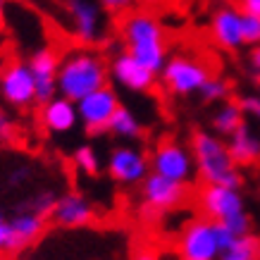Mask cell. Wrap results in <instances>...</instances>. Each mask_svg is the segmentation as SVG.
Here are the masks:
<instances>
[{"mask_svg": "<svg viewBox=\"0 0 260 260\" xmlns=\"http://www.w3.org/2000/svg\"><path fill=\"white\" fill-rule=\"evenodd\" d=\"M119 39L122 50L139 60L143 67H148L153 74L167 62V34L165 26L150 10H132L119 19Z\"/></svg>", "mask_w": 260, "mask_h": 260, "instance_id": "cell-1", "label": "cell"}, {"mask_svg": "<svg viewBox=\"0 0 260 260\" xmlns=\"http://www.w3.org/2000/svg\"><path fill=\"white\" fill-rule=\"evenodd\" d=\"M189 153L193 160V170L201 184L241 189L244 177L229 155L227 141L213 134L210 129H193L189 136Z\"/></svg>", "mask_w": 260, "mask_h": 260, "instance_id": "cell-2", "label": "cell"}, {"mask_svg": "<svg viewBox=\"0 0 260 260\" xmlns=\"http://www.w3.org/2000/svg\"><path fill=\"white\" fill-rule=\"evenodd\" d=\"M108 62L105 57L88 46H79L67 50L60 57L57 70V95L72 103H79L88 93L108 86Z\"/></svg>", "mask_w": 260, "mask_h": 260, "instance_id": "cell-3", "label": "cell"}, {"mask_svg": "<svg viewBox=\"0 0 260 260\" xmlns=\"http://www.w3.org/2000/svg\"><path fill=\"white\" fill-rule=\"evenodd\" d=\"M196 210L205 220L224 224L234 237H244L251 232V215L246 210L241 189L203 184L196 193Z\"/></svg>", "mask_w": 260, "mask_h": 260, "instance_id": "cell-4", "label": "cell"}, {"mask_svg": "<svg viewBox=\"0 0 260 260\" xmlns=\"http://www.w3.org/2000/svg\"><path fill=\"white\" fill-rule=\"evenodd\" d=\"M210 77V70L203 60H198L186 53H174L167 57L165 67L160 70L158 79L172 98H189L198 95L201 86Z\"/></svg>", "mask_w": 260, "mask_h": 260, "instance_id": "cell-5", "label": "cell"}, {"mask_svg": "<svg viewBox=\"0 0 260 260\" xmlns=\"http://www.w3.org/2000/svg\"><path fill=\"white\" fill-rule=\"evenodd\" d=\"M189 196L186 184L170 181L160 174L150 172L146 179L139 184V205H141L143 220H158L162 215L177 210Z\"/></svg>", "mask_w": 260, "mask_h": 260, "instance_id": "cell-6", "label": "cell"}, {"mask_svg": "<svg viewBox=\"0 0 260 260\" xmlns=\"http://www.w3.org/2000/svg\"><path fill=\"white\" fill-rule=\"evenodd\" d=\"M148 160H150V172L160 174V177H165L170 181H177V184H186L189 186L193 177H196L189 146L179 143L177 139L158 141L155 148L148 153Z\"/></svg>", "mask_w": 260, "mask_h": 260, "instance_id": "cell-7", "label": "cell"}, {"mask_svg": "<svg viewBox=\"0 0 260 260\" xmlns=\"http://www.w3.org/2000/svg\"><path fill=\"white\" fill-rule=\"evenodd\" d=\"M177 253L179 260H217L220 258V244L215 222L205 220L201 215L184 222L177 237Z\"/></svg>", "mask_w": 260, "mask_h": 260, "instance_id": "cell-8", "label": "cell"}, {"mask_svg": "<svg viewBox=\"0 0 260 260\" xmlns=\"http://www.w3.org/2000/svg\"><path fill=\"white\" fill-rule=\"evenodd\" d=\"M105 172L115 184L119 186H139L150 174V160L148 153L134 143L115 146L108 153L105 160Z\"/></svg>", "mask_w": 260, "mask_h": 260, "instance_id": "cell-9", "label": "cell"}, {"mask_svg": "<svg viewBox=\"0 0 260 260\" xmlns=\"http://www.w3.org/2000/svg\"><path fill=\"white\" fill-rule=\"evenodd\" d=\"M119 103L117 91L108 84V86L98 88L93 93H88L86 98H81L77 103V115H79V124L84 126V132L91 136H101L108 134L110 122L115 117Z\"/></svg>", "mask_w": 260, "mask_h": 260, "instance_id": "cell-10", "label": "cell"}, {"mask_svg": "<svg viewBox=\"0 0 260 260\" xmlns=\"http://www.w3.org/2000/svg\"><path fill=\"white\" fill-rule=\"evenodd\" d=\"M0 98L12 110H26L36 103V84L24 60H10L0 70Z\"/></svg>", "mask_w": 260, "mask_h": 260, "instance_id": "cell-11", "label": "cell"}, {"mask_svg": "<svg viewBox=\"0 0 260 260\" xmlns=\"http://www.w3.org/2000/svg\"><path fill=\"white\" fill-rule=\"evenodd\" d=\"M72 36L81 46H93L105 36V12L95 0H64Z\"/></svg>", "mask_w": 260, "mask_h": 260, "instance_id": "cell-12", "label": "cell"}, {"mask_svg": "<svg viewBox=\"0 0 260 260\" xmlns=\"http://www.w3.org/2000/svg\"><path fill=\"white\" fill-rule=\"evenodd\" d=\"M108 74L115 81V86L134 95L150 93L155 88V81H158V74H153L148 67H143L139 60H134L124 50L112 55V60L108 62Z\"/></svg>", "mask_w": 260, "mask_h": 260, "instance_id": "cell-13", "label": "cell"}, {"mask_svg": "<svg viewBox=\"0 0 260 260\" xmlns=\"http://www.w3.org/2000/svg\"><path fill=\"white\" fill-rule=\"evenodd\" d=\"M208 36L224 53H237L239 48H244V39H241V10L237 5H220L213 12V17H210Z\"/></svg>", "mask_w": 260, "mask_h": 260, "instance_id": "cell-14", "label": "cell"}, {"mask_svg": "<svg viewBox=\"0 0 260 260\" xmlns=\"http://www.w3.org/2000/svg\"><path fill=\"white\" fill-rule=\"evenodd\" d=\"M50 220L60 229L88 227L95 220V205L79 191H67L62 196H57L55 208L50 213Z\"/></svg>", "mask_w": 260, "mask_h": 260, "instance_id": "cell-15", "label": "cell"}, {"mask_svg": "<svg viewBox=\"0 0 260 260\" xmlns=\"http://www.w3.org/2000/svg\"><path fill=\"white\" fill-rule=\"evenodd\" d=\"M29 70H31L34 84H36V103H43L57 95V70H60V55L53 48H36L29 60Z\"/></svg>", "mask_w": 260, "mask_h": 260, "instance_id": "cell-16", "label": "cell"}, {"mask_svg": "<svg viewBox=\"0 0 260 260\" xmlns=\"http://www.w3.org/2000/svg\"><path fill=\"white\" fill-rule=\"evenodd\" d=\"M41 126L53 136H67L79 126V115H77V103L67 101L62 95H55L41 105L39 112Z\"/></svg>", "mask_w": 260, "mask_h": 260, "instance_id": "cell-17", "label": "cell"}, {"mask_svg": "<svg viewBox=\"0 0 260 260\" xmlns=\"http://www.w3.org/2000/svg\"><path fill=\"white\" fill-rule=\"evenodd\" d=\"M229 148V155L234 160V165L241 167H253L260 162V136L253 132L248 124L239 126L234 134L224 139Z\"/></svg>", "mask_w": 260, "mask_h": 260, "instance_id": "cell-18", "label": "cell"}, {"mask_svg": "<svg viewBox=\"0 0 260 260\" xmlns=\"http://www.w3.org/2000/svg\"><path fill=\"white\" fill-rule=\"evenodd\" d=\"M10 227H12V237H15L17 251H22L26 246L36 244L43 232H46V217L41 215H34L29 210H17L12 217H10Z\"/></svg>", "mask_w": 260, "mask_h": 260, "instance_id": "cell-19", "label": "cell"}, {"mask_svg": "<svg viewBox=\"0 0 260 260\" xmlns=\"http://www.w3.org/2000/svg\"><path fill=\"white\" fill-rule=\"evenodd\" d=\"M246 124V117L241 108H239L237 101H227V103H220L215 112L210 115V132L222 139H229V136L237 132L239 126Z\"/></svg>", "mask_w": 260, "mask_h": 260, "instance_id": "cell-20", "label": "cell"}, {"mask_svg": "<svg viewBox=\"0 0 260 260\" xmlns=\"http://www.w3.org/2000/svg\"><path fill=\"white\" fill-rule=\"evenodd\" d=\"M108 134H112L115 139H119V141L134 143L143 136V122L139 119V115H136L132 108L119 105L117 112H115V117H112V122H110Z\"/></svg>", "mask_w": 260, "mask_h": 260, "instance_id": "cell-21", "label": "cell"}, {"mask_svg": "<svg viewBox=\"0 0 260 260\" xmlns=\"http://www.w3.org/2000/svg\"><path fill=\"white\" fill-rule=\"evenodd\" d=\"M217 260H260V237L253 232L237 237L220 253Z\"/></svg>", "mask_w": 260, "mask_h": 260, "instance_id": "cell-22", "label": "cell"}, {"mask_svg": "<svg viewBox=\"0 0 260 260\" xmlns=\"http://www.w3.org/2000/svg\"><path fill=\"white\" fill-rule=\"evenodd\" d=\"M229 93H232V86H229L227 79L222 77H208L201 91H198V98L205 103V105H220V103H227L229 101Z\"/></svg>", "mask_w": 260, "mask_h": 260, "instance_id": "cell-23", "label": "cell"}, {"mask_svg": "<svg viewBox=\"0 0 260 260\" xmlns=\"http://www.w3.org/2000/svg\"><path fill=\"white\" fill-rule=\"evenodd\" d=\"M72 162H74V167H77V172L86 174V177H95V174H101V167H103L98 150H95L93 146H88V143L79 146V148L72 153Z\"/></svg>", "mask_w": 260, "mask_h": 260, "instance_id": "cell-24", "label": "cell"}, {"mask_svg": "<svg viewBox=\"0 0 260 260\" xmlns=\"http://www.w3.org/2000/svg\"><path fill=\"white\" fill-rule=\"evenodd\" d=\"M55 201H57V193L53 189H39L36 193H31L24 201V210L41 215V217H50L53 208H55Z\"/></svg>", "mask_w": 260, "mask_h": 260, "instance_id": "cell-25", "label": "cell"}, {"mask_svg": "<svg viewBox=\"0 0 260 260\" xmlns=\"http://www.w3.org/2000/svg\"><path fill=\"white\" fill-rule=\"evenodd\" d=\"M241 39H244V46H248V48L260 46V19L258 17L241 12Z\"/></svg>", "mask_w": 260, "mask_h": 260, "instance_id": "cell-26", "label": "cell"}, {"mask_svg": "<svg viewBox=\"0 0 260 260\" xmlns=\"http://www.w3.org/2000/svg\"><path fill=\"white\" fill-rule=\"evenodd\" d=\"M17 251L15 237H12V227H10V217L0 210V255L3 253H12Z\"/></svg>", "mask_w": 260, "mask_h": 260, "instance_id": "cell-27", "label": "cell"}, {"mask_svg": "<svg viewBox=\"0 0 260 260\" xmlns=\"http://www.w3.org/2000/svg\"><path fill=\"white\" fill-rule=\"evenodd\" d=\"M17 139V122L12 119L8 110H3L0 108V143L5 146V143H12Z\"/></svg>", "mask_w": 260, "mask_h": 260, "instance_id": "cell-28", "label": "cell"}, {"mask_svg": "<svg viewBox=\"0 0 260 260\" xmlns=\"http://www.w3.org/2000/svg\"><path fill=\"white\" fill-rule=\"evenodd\" d=\"M98 5H101L103 12H108V15H126V12H132L136 5V0H95Z\"/></svg>", "mask_w": 260, "mask_h": 260, "instance_id": "cell-29", "label": "cell"}, {"mask_svg": "<svg viewBox=\"0 0 260 260\" xmlns=\"http://www.w3.org/2000/svg\"><path fill=\"white\" fill-rule=\"evenodd\" d=\"M239 108L244 112V117H253L255 122H260V93H246L239 98Z\"/></svg>", "mask_w": 260, "mask_h": 260, "instance_id": "cell-30", "label": "cell"}, {"mask_svg": "<svg viewBox=\"0 0 260 260\" xmlns=\"http://www.w3.org/2000/svg\"><path fill=\"white\" fill-rule=\"evenodd\" d=\"M31 177H34V170L29 165H17L8 172V186L10 189H19V186H24Z\"/></svg>", "mask_w": 260, "mask_h": 260, "instance_id": "cell-31", "label": "cell"}, {"mask_svg": "<svg viewBox=\"0 0 260 260\" xmlns=\"http://www.w3.org/2000/svg\"><path fill=\"white\" fill-rule=\"evenodd\" d=\"M248 74H251L255 88H260V46H253L248 50Z\"/></svg>", "mask_w": 260, "mask_h": 260, "instance_id": "cell-32", "label": "cell"}, {"mask_svg": "<svg viewBox=\"0 0 260 260\" xmlns=\"http://www.w3.org/2000/svg\"><path fill=\"white\" fill-rule=\"evenodd\" d=\"M237 8L241 12H246V15H253L260 19V0H239Z\"/></svg>", "mask_w": 260, "mask_h": 260, "instance_id": "cell-33", "label": "cell"}, {"mask_svg": "<svg viewBox=\"0 0 260 260\" xmlns=\"http://www.w3.org/2000/svg\"><path fill=\"white\" fill-rule=\"evenodd\" d=\"M132 260H162V258H160V253L153 251V248H139V251L132 255Z\"/></svg>", "mask_w": 260, "mask_h": 260, "instance_id": "cell-34", "label": "cell"}, {"mask_svg": "<svg viewBox=\"0 0 260 260\" xmlns=\"http://www.w3.org/2000/svg\"><path fill=\"white\" fill-rule=\"evenodd\" d=\"M143 5H148V8H153V5H162V3H167V0H141Z\"/></svg>", "mask_w": 260, "mask_h": 260, "instance_id": "cell-35", "label": "cell"}, {"mask_svg": "<svg viewBox=\"0 0 260 260\" xmlns=\"http://www.w3.org/2000/svg\"><path fill=\"white\" fill-rule=\"evenodd\" d=\"M5 24V10H3V3H0V26Z\"/></svg>", "mask_w": 260, "mask_h": 260, "instance_id": "cell-36", "label": "cell"}, {"mask_svg": "<svg viewBox=\"0 0 260 260\" xmlns=\"http://www.w3.org/2000/svg\"><path fill=\"white\" fill-rule=\"evenodd\" d=\"M0 260H3V255H0Z\"/></svg>", "mask_w": 260, "mask_h": 260, "instance_id": "cell-37", "label": "cell"}, {"mask_svg": "<svg viewBox=\"0 0 260 260\" xmlns=\"http://www.w3.org/2000/svg\"><path fill=\"white\" fill-rule=\"evenodd\" d=\"M0 3H3V0H0Z\"/></svg>", "mask_w": 260, "mask_h": 260, "instance_id": "cell-38", "label": "cell"}]
</instances>
